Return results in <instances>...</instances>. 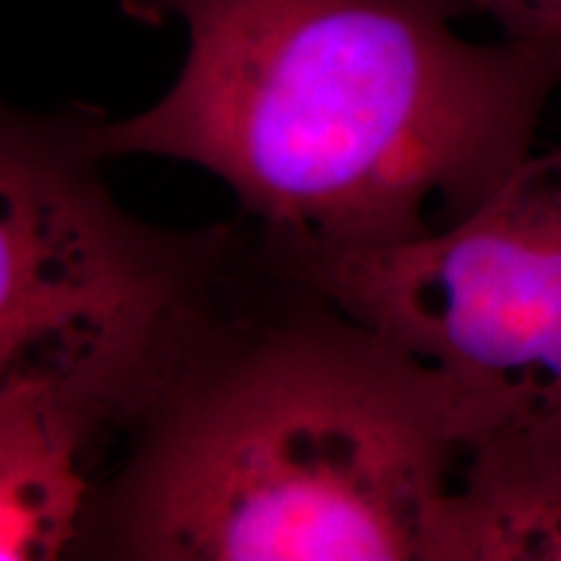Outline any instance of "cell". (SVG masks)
Masks as SVG:
<instances>
[{
  "instance_id": "6da1fadb",
  "label": "cell",
  "mask_w": 561,
  "mask_h": 561,
  "mask_svg": "<svg viewBox=\"0 0 561 561\" xmlns=\"http://www.w3.org/2000/svg\"><path fill=\"white\" fill-rule=\"evenodd\" d=\"M182 26L178 79L125 121L83 117L96 159L201 167L291 263L411 244L460 221L525 157L561 60L476 45L426 0H121Z\"/></svg>"
},
{
  "instance_id": "7a4b0ae2",
  "label": "cell",
  "mask_w": 561,
  "mask_h": 561,
  "mask_svg": "<svg viewBox=\"0 0 561 561\" xmlns=\"http://www.w3.org/2000/svg\"><path fill=\"white\" fill-rule=\"evenodd\" d=\"M115 442L70 559L453 561L471 450L447 385L257 250Z\"/></svg>"
},
{
  "instance_id": "3957f363",
  "label": "cell",
  "mask_w": 561,
  "mask_h": 561,
  "mask_svg": "<svg viewBox=\"0 0 561 561\" xmlns=\"http://www.w3.org/2000/svg\"><path fill=\"white\" fill-rule=\"evenodd\" d=\"M263 265L442 377L471 450L460 517L476 551L561 543V144L426 240Z\"/></svg>"
},
{
  "instance_id": "277c9868",
  "label": "cell",
  "mask_w": 561,
  "mask_h": 561,
  "mask_svg": "<svg viewBox=\"0 0 561 561\" xmlns=\"http://www.w3.org/2000/svg\"><path fill=\"white\" fill-rule=\"evenodd\" d=\"M87 112L0 117V385L115 442L187 367L255 265L234 224L153 227L104 185Z\"/></svg>"
},
{
  "instance_id": "5b68a950",
  "label": "cell",
  "mask_w": 561,
  "mask_h": 561,
  "mask_svg": "<svg viewBox=\"0 0 561 561\" xmlns=\"http://www.w3.org/2000/svg\"><path fill=\"white\" fill-rule=\"evenodd\" d=\"M104 437L32 385H0V559L73 557Z\"/></svg>"
},
{
  "instance_id": "8992f818",
  "label": "cell",
  "mask_w": 561,
  "mask_h": 561,
  "mask_svg": "<svg viewBox=\"0 0 561 561\" xmlns=\"http://www.w3.org/2000/svg\"><path fill=\"white\" fill-rule=\"evenodd\" d=\"M450 16H483L500 26L502 39L561 60V0H426Z\"/></svg>"
}]
</instances>
